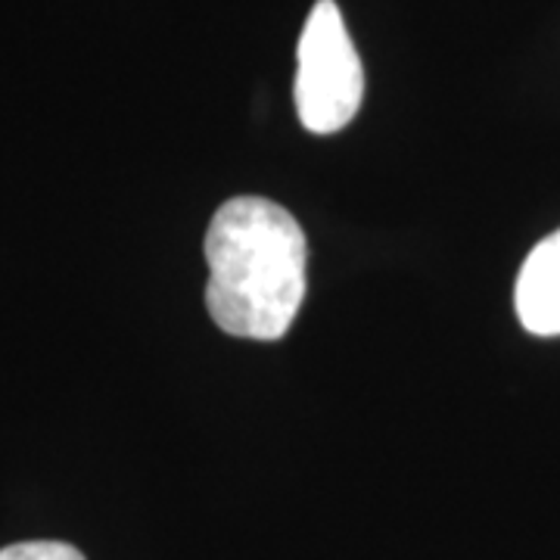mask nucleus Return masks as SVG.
<instances>
[{
    "mask_svg": "<svg viewBox=\"0 0 560 560\" xmlns=\"http://www.w3.org/2000/svg\"><path fill=\"white\" fill-rule=\"evenodd\" d=\"M206 305L224 334L280 340L305 296V234L283 206L261 197L221 202L206 231Z\"/></svg>",
    "mask_w": 560,
    "mask_h": 560,
    "instance_id": "1",
    "label": "nucleus"
},
{
    "mask_svg": "<svg viewBox=\"0 0 560 560\" xmlns=\"http://www.w3.org/2000/svg\"><path fill=\"white\" fill-rule=\"evenodd\" d=\"M296 113L312 135H337L359 113L364 69L334 0H318L296 50Z\"/></svg>",
    "mask_w": 560,
    "mask_h": 560,
    "instance_id": "2",
    "label": "nucleus"
},
{
    "mask_svg": "<svg viewBox=\"0 0 560 560\" xmlns=\"http://www.w3.org/2000/svg\"><path fill=\"white\" fill-rule=\"evenodd\" d=\"M514 305L521 324L536 337H558L560 334V231H555L526 256Z\"/></svg>",
    "mask_w": 560,
    "mask_h": 560,
    "instance_id": "3",
    "label": "nucleus"
},
{
    "mask_svg": "<svg viewBox=\"0 0 560 560\" xmlns=\"http://www.w3.org/2000/svg\"><path fill=\"white\" fill-rule=\"evenodd\" d=\"M0 560H84V555L66 541H20L3 548Z\"/></svg>",
    "mask_w": 560,
    "mask_h": 560,
    "instance_id": "4",
    "label": "nucleus"
}]
</instances>
